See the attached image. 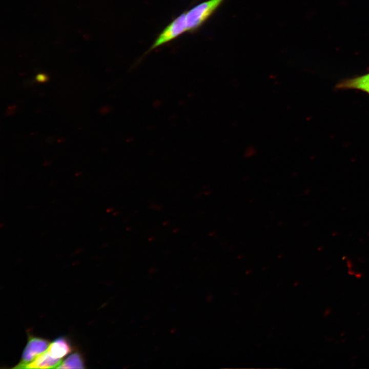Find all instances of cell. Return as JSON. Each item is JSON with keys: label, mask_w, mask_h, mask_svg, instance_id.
Returning <instances> with one entry per match:
<instances>
[{"label": "cell", "mask_w": 369, "mask_h": 369, "mask_svg": "<svg viewBox=\"0 0 369 369\" xmlns=\"http://www.w3.org/2000/svg\"><path fill=\"white\" fill-rule=\"evenodd\" d=\"M48 77L47 75L43 73H39L36 76V80L40 83H44L47 80Z\"/></svg>", "instance_id": "ba28073f"}, {"label": "cell", "mask_w": 369, "mask_h": 369, "mask_svg": "<svg viewBox=\"0 0 369 369\" xmlns=\"http://www.w3.org/2000/svg\"><path fill=\"white\" fill-rule=\"evenodd\" d=\"M28 338V342L23 352L20 360L13 367L14 368H24L26 365L45 352L50 344L48 340L41 337L29 335Z\"/></svg>", "instance_id": "3957f363"}, {"label": "cell", "mask_w": 369, "mask_h": 369, "mask_svg": "<svg viewBox=\"0 0 369 369\" xmlns=\"http://www.w3.org/2000/svg\"><path fill=\"white\" fill-rule=\"evenodd\" d=\"M58 368H85L84 359L78 352L73 353L63 361Z\"/></svg>", "instance_id": "52a82bcc"}, {"label": "cell", "mask_w": 369, "mask_h": 369, "mask_svg": "<svg viewBox=\"0 0 369 369\" xmlns=\"http://www.w3.org/2000/svg\"><path fill=\"white\" fill-rule=\"evenodd\" d=\"M187 31L186 11L183 12L169 24L159 33L149 51L168 43Z\"/></svg>", "instance_id": "7a4b0ae2"}, {"label": "cell", "mask_w": 369, "mask_h": 369, "mask_svg": "<svg viewBox=\"0 0 369 369\" xmlns=\"http://www.w3.org/2000/svg\"><path fill=\"white\" fill-rule=\"evenodd\" d=\"M224 0H208L186 11L187 31H196L213 15Z\"/></svg>", "instance_id": "6da1fadb"}, {"label": "cell", "mask_w": 369, "mask_h": 369, "mask_svg": "<svg viewBox=\"0 0 369 369\" xmlns=\"http://www.w3.org/2000/svg\"><path fill=\"white\" fill-rule=\"evenodd\" d=\"M47 351L54 358L62 359L72 351V346L66 337L60 336L50 343Z\"/></svg>", "instance_id": "8992f818"}, {"label": "cell", "mask_w": 369, "mask_h": 369, "mask_svg": "<svg viewBox=\"0 0 369 369\" xmlns=\"http://www.w3.org/2000/svg\"><path fill=\"white\" fill-rule=\"evenodd\" d=\"M62 359L52 357L47 350L25 365L24 368H57Z\"/></svg>", "instance_id": "5b68a950"}, {"label": "cell", "mask_w": 369, "mask_h": 369, "mask_svg": "<svg viewBox=\"0 0 369 369\" xmlns=\"http://www.w3.org/2000/svg\"><path fill=\"white\" fill-rule=\"evenodd\" d=\"M337 90H357L369 94V73L341 80L335 86Z\"/></svg>", "instance_id": "277c9868"}]
</instances>
